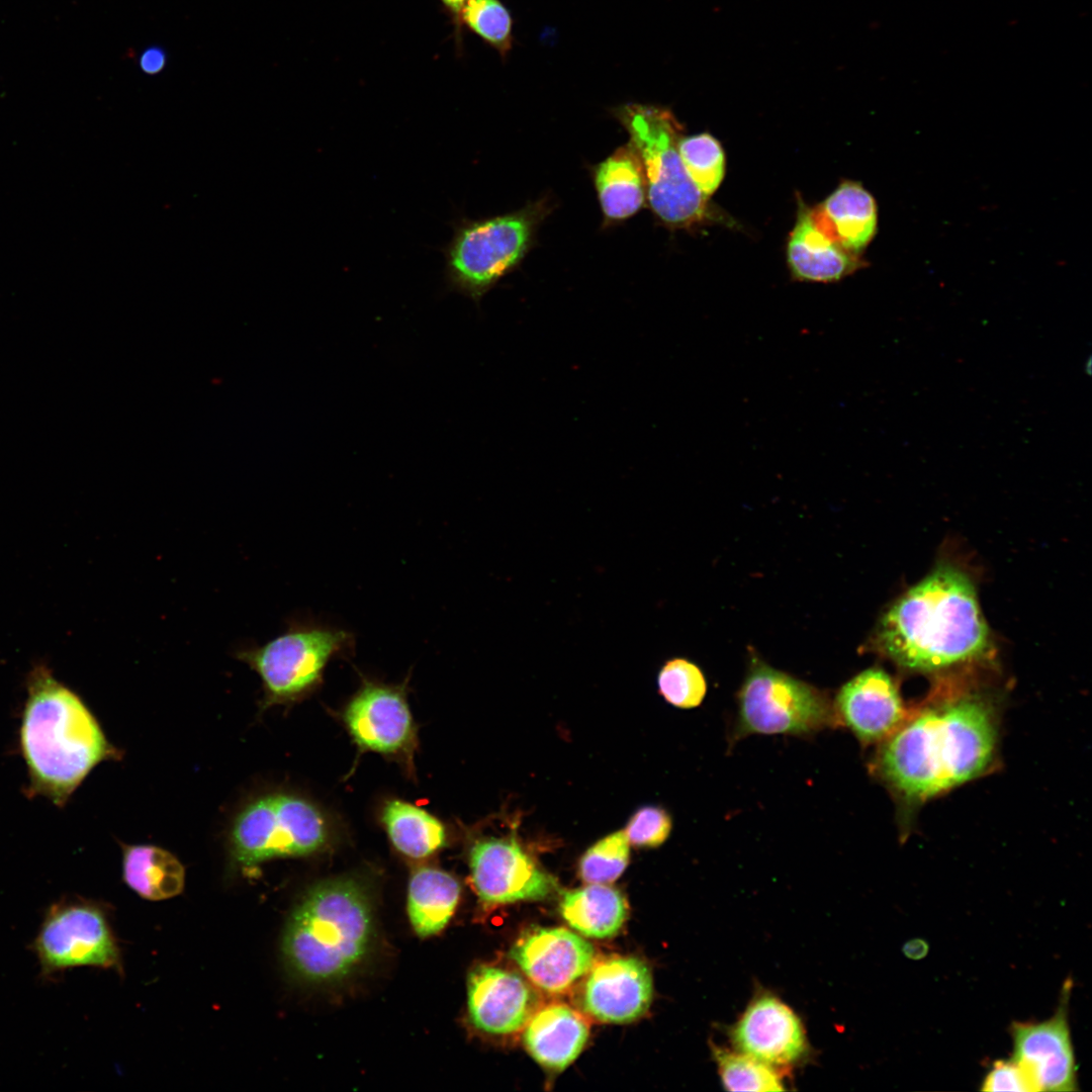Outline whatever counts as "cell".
<instances>
[{
	"mask_svg": "<svg viewBox=\"0 0 1092 1092\" xmlns=\"http://www.w3.org/2000/svg\"><path fill=\"white\" fill-rule=\"evenodd\" d=\"M872 775L901 801L919 804L984 775L994 763L997 713L977 694L934 701L879 743Z\"/></svg>",
	"mask_w": 1092,
	"mask_h": 1092,
	"instance_id": "1",
	"label": "cell"
},
{
	"mask_svg": "<svg viewBox=\"0 0 1092 1092\" xmlns=\"http://www.w3.org/2000/svg\"><path fill=\"white\" fill-rule=\"evenodd\" d=\"M18 732L27 769L24 794L63 808L90 771L119 752L82 699L42 664L26 680Z\"/></svg>",
	"mask_w": 1092,
	"mask_h": 1092,
	"instance_id": "2",
	"label": "cell"
},
{
	"mask_svg": "<svg viewBox=\"0 0 1092 1092\" xmlns=\"http://www.w3.org/2000/svg\"><path fill=\"white\" fill-rule=\"evenodd\" d=\"M988 628L975 587L957 568H936L881 618L877 648L908 669L936 671L970 661L988 648Z\"/></svg>",
	"mask_w": 1092,
	"mask_h": 1092,
	"instance_id": "3",
	"label": "cell"
},
{
	"mask_svg": "<svg viewBox=\"0 0 1092 1092\" xmlns=\"http://www.w3.org/2000/svg\"><path fill=\"white\" fill-rule=\"evenodd\" d=\"M370 900L351 879L313 886L293 910L283 936L290 969L311 982L349 975L366 957L374 931Z\"/></svg>",
	"mask_w": 1092,
	"mask_h": 1092,
	"instance_id": "4",
	"label": "cell"
},
{
	"mask_svg": "<svg viewBox=\"0 0 1092 1092\" xmlns=\"http://www.w3.org/2000/svg\"><path fill=\"white\" fill-rule=\"evenodd\" d=\"M615 115L630 134L644 171L646 197L655 215L671 228H690L706 217L707 200L690 179L677 144L682 129L672 112L627 103Z\"/></svg>",
	"mask_w": 1092,
	"mask_h": 1092,
	"instance_id": "5",
	"label": "cell"
},
{
	"mask_svg": "<svg viewBox=\"0 0 1092 1092\" xmlns=\"http://www.w3.org/2000/svg\"><path fill=\"white\" fill-rule=\"evenodd\" d=\"M546 211L538 201L506 214L459 219L443 250L448 289L478 303L522 261Z\"/></svg>",
	"mask_w": 1092,
	"mask_h": 1092,
	"instance_id": "6",
	"label": "cell"
},
{
	"mask_svg": "<svg viewBox=\"0 0 1092 1092\" xmlns=\"http://www.w3.org/2000/svg\"><path fill=\"white\" fill-rule=\"evenodd\" d=\"M838 727L824 691L752 658L737 693L731 745L750 735L809 737Z\"/></svg>",
	"mask_w": 1092,
	"mask_h": 1092,
	"instance_id": "7",
	"label": "cell"
},
{
	"mask_svg": "<svg viewBox=\"0 0 1092 1092\" xmlns=\"http://www.w3.org/2000/svg\"><path fill=\"white\" fill-rule=\"evenodd\" d=\"M355 645L351 632L313 623H293L268 643L241 649L236 657L263 684L264 706L298 700L322 681L329 661Z\"/></svg>",
	"mask_w": 1092,
	"mask_h": 1092,
	"instance_id": "8",
	"label": "cell"
},
{
	"mask_svg": "<svg viewBox=\"0 0 1092 1092\" xmlns=\"http://www.w3.org/2000/svg\"><path fill=\"white\" fill-rule=\"evenodd\" d=\"M327 839L326 820L311 803L293 795L270 794L238 814L230 845L237 863L253 867L270 858L312 853Z\"/></svg>",
	"mask_w": 1092,
	"mask_h": 1092,
	"instance_id": "9",
	"label": "cell"
},
{
	"mask_svg": "<svg viewBox=\"0 0 1092 1092\" xmlns=\"http://www.w3.org/2000/svg\"><path fill=\"white\" fill-rule=\"evenodd\" d=\"M42 979L53 980L72 968H112L119 952L105 911L96 903L63 898L46 911L30 944Z\"/></svg>",
	"mask_w": 1092,
	"mask_h": 1092,
	"instance_id": "10",
	"label": "cell"
},
{
	"mask_svg": "<svg viewBox=\"0 0 1092 1092\" xmlns=\"http://www.w3.org/2000/svg\"><path fill=\"white\" fill-rule=\"evenodd\" d=\"M471 881L486 905L539 901L556 888L546 873L515 836L478 839L469 852Z\"/></svg>",
	"mask_w": 1092,
	"mask_h": 1092,
	"instance_id": "11",
	"label": "cell"
},
{
	"mask_svg": "<svg viewBox=\"0 0 1092 1092\" xmlns=\"http://www.w3.org/2000/svg\"><path fill=\"white\" fill-rule=\"evenodd\" d=\"M1070 985L1056 1013L1043 1021L1011 1025L1012 1060L1026 1073L1034 1091H1076L1077 1067L1068 1022Z\"/></svg>",
	"mask_w": 1092,
	"mask_h": 1092,
	"instance_id": "12",
	"label": "cell"
},
{
	"mask_svg": "<svg viewBox=\"0 0 1092 1092\" xmlns=\"http://www.w3.org/2000/svg\"><path fill=\"white\" fill-rule=\"evenodd\" d=\"M653 996L652 975L634 957L612 956L593 963L576 1002L589 1017L605 1023H628L641 1017Z\"/></svg>",
	"mask_w": 1092,
	"mask_h": 1092,
	"instance_id": "13",
	"label": "cell"
},
{
	"mask_svg": "<svg viewBox=\"0 0 1092 1092\" xmlns=\"http://www.w3.org/2000/svg\"><path fill=\"white\" fill-rule=\"evenodd\" d=\"M344 720L363 750L410 755L416 729L401 687L364 680L348 704Z\"/></svg>",
	"mask_w": 1092,
	"mask_h": 1092,
	"instance_id": "14",
	"label": "cell"
},
{
	"mask_svg": "<svg viewBox=\"0 0 1092 1092\" xmlns=\"http://www.w3.org/2000/svg\"><path fill=\"white\" fill-rule=\"evenodd\" d=\"M510 954L526 977L548 993L571 988L596 960L592 943L564 927L528 929Z\"/></svg>",
	"mask_w": 1092,
	"mask_h": 1092,
	"instance_id": "15",
	"label": "cell"
},
{
	"mask_svg": "<svg viewBox=\"0 0 1092 1092\" xmlns=\"http://www.w3.org/2000/svg\"><path fill=\"white\" fill-rule=\"evenodd\" d=\"M832 703L839 727L847 728L862 745L884 741L908 715L895 681L878 667L843 684Z\"/></svg>",
	"mask_w": 1092,
	"mask_h": 1092,
	"instance_id": "16",
	"label": "cell"
},
{
	"mask_svg": "<svg viewBox=\"0 0 1092 1092\" xmlns=\"http://www.w3.org/2000/svg\"><path fill=\"white\" fill-rule=\"evenodd\" d=\"M467 1005L477 1029L506 1035L526 1025L538 1008L539 997L519 974L483 965L468 977Z\"/></svg>",
	"mask_w": 1092,
	"mask_h": 1092,
	"instance_id": "17",
	"label": "cell"
},
{
	"mask_svg": "<svg viewBox=\"0 0 1092 1092\" xmlns=\"http://www.w3.org/2000/svg\"><path fill=\"white\" fill-rule=\"evenodd\" d=\"M735 1049L772 1067L800 1061L807 1052L803 1025L780 999L762 995L753 1000L731 1029Z\"/></svg>",
	"mask_w": 1092,
	"mask_h": 1092,
	"instance_id": "18",
	"label": "cell"
},
{
	"mask_svg": "<svg viewBox=\"0 0 1092 1092\" xmlns=\"http://www.w3.org/2000/svg\"><path fill=\"white\" fill-rule=\"evenodd\" d=\"M787 261L795 280L814 283L840 281L864 266L858 255L843 249L818 226L811 208L803 203L788 241Z\"/></svg>",
	"mask_w": 1092,
	"mask_h": 1092,
	"instance_id": "19",
	"label": "cell"
},
{
	"mask_svg": "<svg viewBox=\"0 0 1092 1092\" xmlns=\"http://www.w3.org/2000/svg\"><path fill=\"white\" fill-rule=\"evenodd\" d=\"M524 1043L543 1067L561 1071L581 1053L589 1029L584 1017L565 1004H550L536 1010L526 1023Z\"/></svg>",
	"mask_w": 1092,
	"mask_h": 1092,
	"instance_id": "20",
	"label": "cell"
},
{
	"mask_svg": "<svg viewBox=\"0 0 1092 1092\" xmlns=\"http://www.w3.org/2000/svg\"><path fill=\"white\" fill-rule=\"evenodd\" d=\"M818 226L846 251L860 255L878 228L875 198L859 183L845 181L811 208Z\"/></svg>",
	"mask_w": 1092,
	"mask_h": 1092,
	"instance_id": "21",
	"label": "cell"
},
{
	"mask_svg": "<svg viewBox=\"0 0 1092 1092\" xmlns=\"http://www.w3.org/2000/svg\"><path fill=\"white\" fill-rule=\"evenodd\" d=\"M594 178L607 219H626L644 205L647 197L643 166L631 143L620 147L599 164Z\"/></svg>",
	"mask_w": 1092,
	"mask_h": 1092,
	"instance_id": "22",
	"label": "cell"
},
{
	"mask_svg": "<svg viewBox=\"0 0 1092 1092\" xmlns=\"http://www.w3.org/2000/svg\"><path fill=\"white\" fill-rule=\"evenodd\" d=\"M559 910L573 929L596 939L616 935L628 916L626 899L607 884H589L565 892Z\"/></svg>",
	"mask_w": 1092,
	"mask_h": 1092,
	"instance_id": "23",
	"label": "cell"
},
{
	"mask_svg": "<svg viewBox=\"0 0 1092 1092\" xmlns=\"http://www.w3.org/2000/svg\"><path fill=\"white\" fill-rule=\"evenodd\" d=\"M407 890L411 923L419 936L427 937L448 924L459 902L461 887L449 873L424 867L413 873Z\"/></svg>",
	"mask_w": 1092,
	"mask_h": 1092,
	"instance_id": "24",
	"label": "cell"
},
{
	"mask_svg": "<svg viewBox=\"0 0 1092 1092\" xmlns=\"http://www.w3.org/2000/svg\"><path fill=\"white\" fill-rule=\"evenodd\" d=\"M123 879L141 897L164 900L178 895L185 872L169 851L155 845H130L123 850Z\"/></svg>",
	"mask_w": 1092,
	"mask_h": 1092,
	"instance_id": "25",
	"label": "cell"
},
{
	"mask_svg": "<svg viewBox=\"0 0 1092 1092\" xmlns=\"http://www.w3.org/2000/svg\"><path fill=\"white\" fill-rule=\"evenodd\" d=\"M381 820L391 843L408 857H427L446 844L443 824L427 811L406 802H387Z\"/></svg>",
	"mask_w": 1092,
	"mask_h": 1092,
	"instance_id": "26",
	"label": "cell"
},
{
	"mask_svg": "<svg viewBox=\"0 0 1092 1092\" xmlns=\"http://www.w3.org/2000/svg\"><path fill=\"white\" fill-rule=\"evenodd\" d=\"M677 149L690 179L708 198L718 189L725 174V154L721 144L704 132L680 136Z\"/></svg>",
	"mask_w": 1092,
	"mask_h": 1092,
	"instance_id": "27",
	"label": "cell"
},
{
	"mask_svg": "<svg viewBox=\"0 0 1092 1092\" xmlns=\"http://www.w3.org/2000/svg\"><path fill=\"white\" fill-rule=\"evenodd\" d=\"M722 1083L729 1091H782L776 1068L740 1052L713 1045Z\"/></svg>",
	"mask_w": 1092,
	"mask_h": 1092,
	"instance_id": "28",
	"label": "cell"
},
{
	"mask_svg": "<svg viewBox=\"0 0 1092 1092\" xmlns=\"http://www.w3.org/2000/svg\"><path fill=\"white\" fill-rule=\"evenodd\" d=\"M460 24L494 49L503 60L512 50L513 18L500 0H467L460 12Z\"/></svg>",
	"mask_w": 1092,
	"mask_h": 1092,
	"instance_id": "29",
	"label": "cell"
},
{
	"mask_svg": "<svg viewBox=\"0 0 1092 1092\" xmlns=\"http://www.w3.org/2000/svg\"><path fill=\"white\" fill-rule=\"evenodd\" d=\"M657 686L664 700L680 709L700 706L707 694V681L701 668L681 657L664 662L657 675Z\"/></svg>",
	"mask_w": 1092,
	"mask_h": 1092,
	"instance_id": "30",
	"label": "cell"
},
{
	"mask_svg": "<svg viewBox=\"0 0 1092 1092\" xmlns=\"http://www.w3.org/2000/svg\"><path fill=\"white\" fill-rule=\"evenodd\" d=\"M630 858L629 842L623 830L594 843L581 856L580 878L588 884H609L625 871Z\"/></svg>",
	"mask_w": 1092,
	"mask_h": 1092,
	"instance_id": "31",
	"label": "cell"
},
{
	"mask_svg": "<svg viewBox=\"0 0 1092 1092\" xmlns=\"http://www.w3.org/2000/svg\"><path fill=\"white\" fill-rule=\"evenodd\" d=\"M672 828L670 815L662 808L647 806L639 809L623 830L629 844L653 848L668 838Z\"/></svg>",
	"mask_w": 1092,
	"mask_h": 1092,
	"instance_id": "32",
	"label": "cell"
},
{
	"mask_svg": "<svg viewBox=\"0 0 1092 1092\" xmlns=\"http://www.w3.org/2000/svg\"><path fill=\"white\" fill-rule=\"evenodd\" d=\"M981 1090L1035 1092L1024 1070L1012 1059L994 1062L982 1082Z\"/></svg>",
	"mask_w": 1092,
	"mask_h": 1092,
	"instance_id": "33",
	"label": "cell"
},
{
	"mask_svg": "<svg viewBox=\"0 0 1092 1092\" xmlns=\"http://www.w3.org/2000/svg\"><path fill=\"white\" fill-rule=\"evenodd\" d=\"M167 62V53L159 46L146 48L138 57V65L147 75L159 74L165 69Z\"/></svg>",
	"mask_w": 1092,
	"mask_h": 1092,
	"instance_id": "34",
	"label": "cell"
},
{
	"mask_svg": "<svg viewBox=\"0 0 1092 1092\" xmlns=\"http://www.w3.org/2000/svg\"><path fill=\"white\" fill-rule=\"evenodd\" d=\"M450 18L454 27V42L456 50L462 53L463 50V32L460 24V12L467 0H438Z\"/></svg>",
	"mask_w": 1092,
	"mask_h": 1092,
	"instance_id": "35",
	"label": "cell"
},
{
	"mask_svg": "<svg viewBox=\"0 0 1092 1092\" xmlns=\"http://www.w3.org/2000/svg\"><path fill=\"white\" fill-rule=\"evenodd\" d=\"M904 954L912 960L924 958L928 951V944L920 938H914L906 942L903 947Z\"/></svg>",
	"mask_w": 1092,
	"mask_h": 1092,
	"instance_id": "36",
	"label": "cell"
}]
</instances>
